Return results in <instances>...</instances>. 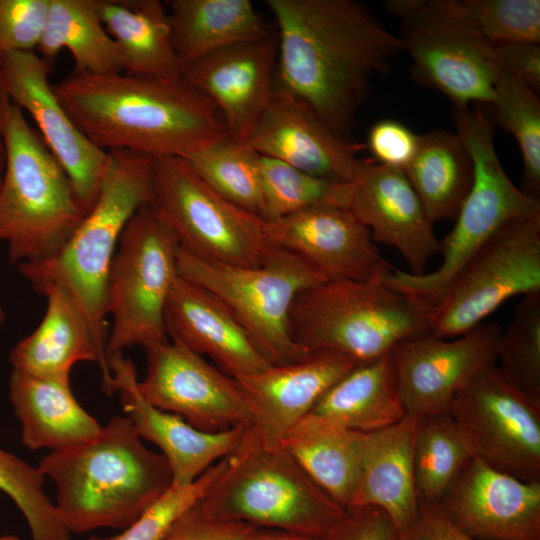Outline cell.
Returning a JSON list of instances; mask_svg holds the SVG:
<instances>
[{
	"label": "cell",
	"instance_id": "6da1fadb",
	"mask_svg": "<svg viewBox=\"0 0 540 540\" xmlns=\"http://www.w3.org/2000/svg\"><path fill=\"white\" fill-rule=\"evenodd\" d=\"M277 28L275 86L295 97L338 135L352 128L370 81L404 51L352 0H266Z\"/></svg>",
	"mask_w": 540,
	"mask_h": 540
},
{
	"label": "cell",
	"instance_id": "7a4b0ae2",
	"mask_svg": "<svg viewBox=\"0 0 540 540\" xmlns=\"http://www.w3.org/2000/svg\"><path fill=\"white\" fill-rule=\"evenodd\" d=\"M53 88L77 127L106 152L185 158L228 135L215 106L183 77L73 72Z\"/></svg>",
	"mask_w": 540,
	"mask_h": 540
},
{
	"label": "cell",
	"instance_id": "3957f363",
	"mask_svg": "<svg viewBox=\"0 0 540 540\" xmlns=\"http://www.w3.org/2000/svg\"><path fill=\"white\" fill-rule=\"evenodd\" d=\"M38 467L56 485L55 506L72 533L124 529L173 486L170 466L148 448L126 415L93 439L43 457Z\"/></svg>",
	"mask_w": 540,
	"mask_h": 540
},
{
	"label": "cell",
	"instance_id": "277c9868",
	"mask_svg": "<svg viewBox=\"0 0 540 540\" xmlns=\"http://www.w3.org/2000/svg\"><path fill=\"white\" fill-rule=\"evenodd\" d=\"M108 154L97 198L64 246L47 260L17 265L18 272L35 292L58 285L74 298L106 361V289L110 267L126 225L151 202L155 174L153 157L126 150Z\"/></svg>",
	"mask_w": 540,
	"mask_h": 540
},
{
	"label": "cell",
	"instance_id": "5b68a950",
	"mask_svg": "<svg viewBox=\"0 0 540 540\" xmlns=\"http://www.w3.org/2000/svg\"><path fill=\"white\" fill-rule=\"evenodd\" d=\"M5 168L0 183V242L13 265L53 257L88 208L39 132L0 90Z\"/></svg>",
	"mask_w": 540,
	"mask_h": 540
},
{
	"label": "cell",
	"instance_id": "8992f818",
	"mask_svg": "<svg viewBox=\"0 0 540 540\" xmlns=\"http://www.w3.org/2000/svg\"><path fill=\"white\" fill-rule=\"evenodd\" d=\"M198 506L212 519L317 536H326L346 513L282 444L264 443L252 427Z\"/></svg>",
	"mask_w": 540,
	"mask_h": 540
},
{
	"label": "cell",
	"instance_id": "52a82bcc",
	"mask_svg": "<svg viewBox=\"0 0 540 540\" xmlns=\"http://www.w3.org/2000/svg\"><path fill=\"white\" fill-rule=\"evenodd\" d=\"M432 310L385 283L328 280L296 297L290 330L307 354L334 351L362 363L430 334Z\"/></svg>",
	"mask_w": 540,
	"mask_h": 540
},
{
	"label": "cell",
	"instance_id": "ba28073f",
	"mask_svg": "<svg viewBox=\"0 0 540 540\" xmlns=\"http://www.w3.org/2000/svg\"><path fill=\"white\" fill-rule=\"evenodd\" d=\"M456 133L474 167L471 189L451 230L440 240V266L422 275L393 268L385 284L434 306L467 261L507 221L540 215L539 199L527 196L508 177L494 146L495 124L487 107L454 108Z\"/></svg>",
	"mask_w": 540,
	"mask_h": 540
},
{
	"label": "cell",
	"instance_id": "9c48e42d",
	"mask_svg": "<svg viewBox=\"0 0 540 540\" xmlns=\"http://www.w3.org/2000/svg\"><path fill=\"white\" fill-rule=\"evenodd\" d=\"M177 271L221 300L272 365L307 355L292 337L290 311L301 292L328 280L299 257L270 247L259 265L245 267L201 259L179 247Z\"/></svg>",
	"mask_w": 540,
	"mask_h": 540
},
{
	"label": "cell",
	"instance_id": "30bf717a",
	"mask_svg": "<svg viewBox=\"0 0 540 540\" xmlns=\"http://www.w3.org/2000/svg\"><path fill=\"white\" fill-rule=\"evenodd\" d=\"M178 250L176 235L150 205L126 225L107 281V360L134 346L146 350L169 340L165 307L178 276Z\"/></svg>",
	"mask_w": 540,
	"mask_h": 540
},
{
	"label": "cell",
	"instance_id": "8fae6325",
	"mask_svg": "<svg viewBox=\"0 0 540 540\" xmlns=\"http://www.w3.org/2000/svg\"><path fill=\"white\" fill-rule=\"evenodd\" d=\"M149 205L172 229L180 249L195 257L250 267L270 249L262 217L226 199L181 157L155 158Z\"/></svg>",
	"mask_w": 540,
	"mask_h": 540
},
{
	"label": "cell",
	"instance_id": "7c38bea8",
	"mask_svg": "<svg viewBox=\"0 0 540 540\" xmlns=\"http://www.w3.org/2000/svg\"><path fill=\"white\" fill-rule=\"evenodd\" d=\"M540 292V215L504 223L467 261L433 306L430 334L454 338L508 299Z\"/></svg>",
	"mask_w": 540,
	"mask_h": 540
},
{
	"label": "cell",
	"instance_id": "4fadbf2b",
	"mask_svg": "<svg viewBox=\"0 0 540 540\" xmlns=\"http://www.w3.org/2000/svg\"><path fill=\"white\" fill-rule=\"evenodd\" d=\"M447 413L474 457L525 481H540V403L515 388L496 363L453 397Z\"/></svg>",
	"mask_w": 540,
	"mask_h": 540
},
{
	"label": "cell",
	"instance_id": "5bb4252c",
	"mask_svg": "<svg viewBox=\"0 0 540 540\" xmlns=\"http://www.w3.org/2000/svg\"><path fill=\"white\" fill-rule=\"evenodd\" d=\"M146 355V372L138 388L151 405L207 432L253 425L236 379L204 356L174 340L146 349Z\"/></svg>",
	"mask_w": 540,
	"mask_h": 540
},
{
	"label": "cell",
	"instance_id": "9a60e30c",
	"mask_svg": "<svg viewBox=\"0 0 540 540\" xmlns=\"http://www.w3.org/2000/svg\"><path fill=\"white\" fill-rule=\"evenodd\" d=\"M51 68L35 51L2 54L0 90L29 114L78 198L90 209L100 190L109 154L92 143L68 115L49 81Z\"/></svg>",
	"mask_w": 540,
	"mask_h": 540
},
{
	"label": "cell",
	"instance_id": "2e32d148",
	"mask_svg": "<svg viewBox=\"0 0 540 540\" xmlns=\"http://www.w3.org/2000/svg\"><path fill=\"white\" fill-rule=\"evenodd\" d=\"M501 331L498 323H481L454 338L426 334L395 346L391 356L407 416L447 413L456 393L496 363Z\"/></svg>",
	"mask_w": 540,
	"mask_h": 540
},
{
	"label": "cell",
	"instance_id": "e0dca14e",
	"mask_svg": "<svg viewBox=\"0 0 540 540\" xmlns=\"http://www.w3.org/2000/svg\"><path fill=\"white\" fill-rule=\"evenodd\" d=\"M398 18L415 82L441 92L456 109L490 103L502 73L496 45L433 17L404 13Z\"/></svg>",
	"mask_w": 540,
	"mask_h": 540
},
{
	"label": "cell",
	"instance_id": "ac0fdd59",
	"mask_svg": "<svg viewBox=\"0 0 540 540\" xmlns=\"http://www.w3.org/2000/svg\"><path fill=\"white\" fill-rule=\"evenodd\" d=\"M264 235L269 247L299 257L327 280L385 283L393 270L368 228L346 208L315 206L265 221Z\"/></svg>",
	"mask_w": 540,
	"mask_h": 540
},
{
	"label": "cell",
	"instance_id": "d6986e66",
	"mask_svg": "<svg viewBox=\"0 0 540 540\" xmlns=\"http://www.w3.org/2000/svg\"><path fill=\"white\" fill-rule=\"evenodd\" d=\"M478 540H540V481H525L474 457L437 502Z\"/></svg>",
	"mask_w": 540,
	"mask_h": 540
},
{
	"label": "cell",
	"instance_id": "ffe728a7",
	"mask_svg": "<svg viewBox=\"0 0 540 540\" xmlns=\"http://www.w3.org/2000/svg\"><path fill=\"white\" fill-rule=\"evenodd\" d=\"M346 209L375 243L396 249L412 275L426 273L430 259L440 253L433 223L402 169L361 160L349 182Z\"/></svg>",
	"mask_w": 540,
	"mask_h": 540
},
{
	"label": "cell",
	"instance_id": "44dd1931",
	"mask_svg": "<svg viewBox=\"0 0 540 540\" xmlns=\"http://www.w3.org/2000/svg\"><path fill=\"white\" fill-rule=\"evenodd\" d=\"M244 143L261 156L341 182L355 178L361 164L356 155L363 147L276 86Z\"/></svg>",
	"mask_w": 540,
	"mask_h": 540
},
{
	"label": "cell",
	"instance_id": "7402d4cb",
	"mask_svg": "<svg viewBox=\"0 0 540 540\" xmlns=\"http://www.w3.org/2000/svg\"><path fill=\"white\" fill-rule=\"evenodd\" d=\"M112 374L113 394L118 393L125 415L144 441L158 447L166 458L173 486L189 485L208 468L239 446L247 427L217 432L200 430L182 417L163 411L141 395L135 365L123 353L107 360Z\"/></svg>",
	"mask_w": 540,
	"mask_h": 540
},
{
	"label": "cell",
	"instance_id": "603a6c76",
	"mask_svg": "<svg viewBox=\"0 0 540 540\" xmlns=\"http://www.w3.org/2000/svg\"><path fill=\"white\" fill-rule=\"evenodd\" d=\"M277 36L235 44L186 66L182 77L219 112L228 135L244 143L275 86Z\"/></svg>",
	"mask_w": 540,
	"mask_h": 540
},
{
	"label": "cell",
	"instance_id": "cb8c5ba5",
	"mask_svg": "<svg viewBox=\"0 0 540 540\" xmlns=\"http://www.w3.org/2000/svg\"><path fill=\"white\" fill-rule=\"evenodd\" d=\"M357 364L341 353L324 350L236 377L252 413L251 427L264 443L280 445L285 434Z\"/></svg>",
	"mask_w": 540,
	"mask_h": 540
},
{
	"label": "cell",
	"instance_id": "d4e9b609",
	"mask_svg": "<svg viewBox=\"0 0 540 540\" xmlns=\"http://www.w3.org/2000/svg\"><path fill=\"white\" fill-rule=\"evenodd\" d=\"M165 324L171 340L207 355L233 378L272 365L221 300L179 274L167 299Z\"/></svg>",
	"mask_w": 540,
	"mask_h": 540
},
{
	"label": "cell",
	"instance_id": "484cf974",
	"mask_svg": "<svg viewBox=\"0 0 540 540\" xmlns=\"http://www.w3.org/2000/svg\"><path fill=\"white\" fill-rule=\"evenodd\" d=\"M39 294L47 299L45 314L36 329L11 350L12 370L70 382V373L76 363L95 362L100 367L103 391L112 395L108 363L100 354L89 323L74 298L58 285H49Z\"/></svg>",
	"mask_w": 540,
	"mask_h": 540
},
{
	"label": "cell",
	"instance_id": "4316f807",
	"mask_svg": "<svg viewBox=\"0 0 540 540\" xmlns=\"http://www.w3.org/2000/svg\"><path fill=\"white\" fill-rule=\"evenodd\" d=\"M416 424L417 417L406 416L392 426L366 433L357 484L347 508L382 509L399 538L412 529L419 514L413 462Z\"/></svg>",
	"mask_w": 540,
	"mask_h": 540
},
{
	"label": "cell",
	"instance_id": "83f0119b",
	"mask_svg": "<svg viewBox=\"0 0 540 540\" xmlns=\"http://www.w3.org/2000/svg\"><path fill=\"white\" fill-rule=\"evenodd\" d=\"M9 398L30 450H63L95 438L101 425L75 398L70 382L12 370Z\"/></svg>",
	"mask_w": 540,
	"mask_h": 540
},
{
	"label": "cell",
	"instance_id": "f1b7e54d",
	"mask_svg": "<svg viewBox=\"0 0 540 540\" xmlns=\"http://www.w3.org/2000/svg\"><path fill=\"white\" fill-rule=\"evenodd\" d=\"M97 9L119 49L124 73L164 80L182 77L166 4L159 0H97Z\"/></svg>",
	"mask_w": 540,
	"mask_h": 540
},
{
	"label": "cell",
	"instance_id": "f546056e",
	"mask_svg": "<svg viewBox=\"0 0 540 540\" xmlns=\"http://www.w3.org/2000/svg\"><path fill=\"white\" fill-rule=\"evenodd\" d=\"M365 436L309 413L285 434L281 444L306 474L346 510L357 484Z\"/></svg>",
	"mask_w": 540,
	"mask_h": 540
},
{
	"label": "cell",
	"instance_id": "4dcf8cb0",
	"mask_svg": "<svg viewBox=\"0 0 540 540\" xmlns=\"http://www.w3.org/2000/svg\"><path fill=\"white\" fill-rule=\"evenodd\" d=\"M166 3L173 48L183 69L218 50L272 33L249 0Z\"/></svg>",
	"mask_w": 540,
	"mask_h": 540
},
{
	"label": "cell",
	"instance_id": "1f68e13d",
	"mask_svg": "<svg viewBox=\"0 0 540 540\" xmlns=\"http://www.w3.org/2000/svg\"><path fill=\"white\" fill-rule=\"evenodd\" d=\"M310 413L361 433L392 426L407 414L391 353L362 362L339 379Z\"/></svg>",
	"mask_w": 540,
	"mask_h": 540
},
{
	"label": "cell",
	"instance_id": "d6a6232c",
	"mask_svg": "<svg viewBox=\"0 0 540 540\" xmlns=\"http://www.w3.org/2000/svg\"><path fill=\"white\" fill-rule=\"evenodd\" d=\"M403 172L432 223L456 219L474 178L461 139L444 129L419 135L415 155Z\"/></svg>",
	"mask_w": 540,
	"mask_h": 540
},
{
	"label": "cell",
	"instance_id": "836d02e7",
	"mask_svg": "<svg viewBox=\"0 0 540 540\" xmlns=\"http://www.w3.org/2000/svg\"><path fill=\"white\" fill-rule=\"evenodd\" d=\"M394 16L416 13L455 25L493 45L540 43L539 0H387Z\"/></svg>",
	"mask_w": 540,
	"mask_h": 540
},
{
	"label": "cell",
	"instance_id": "e575fe53",
	"mask_svg": "<svg viewBox=\"0 0 540 540\" xmlns=\"http://www.w3.org/2000/svg\"><path fill=\"white\" fill-rule=\"evenodd\" d=\"M63 49L73 57L74 73L123 72L119 49L99 17L97 0H49L36 50L52 65Z\"/></svg>",
	"mask_w": 540,
	"mask_h": 540
},
{
	"label": "cell",
	"instance_id": "d590c367",
	"mask_svg": "<svg viewBox=\"0 0 540 540\" xmlns=\"http://www.w3.org/2000/svg\"><path fill=\"white\" fill-rule=\"evenodd\" d=\"M473 458L468 442L448 413L417 418L413 462L419 501L439 502Z\"/></svg>",
	"mask_w": 540,
	"mask_h": 540
},
{
	"label": "cell",
	"instance_id": "8d00e7d4",
	"mask_svg": "<svg viewBox=\"0 0 540 540\" xmlns=\"http://www.w3.org/2000/svg\"><path fill=\"white\" fill-rule=\"evenodd\" d=\"M183 159L226 199L261 217L259 154L247 144L226 135L201 146Z\"/></svg>",
	"mask_w": 540,
	"mask_h": 540
},
{
	"label": "cell",
	"instance_id": "74e56055",
	"mask_svg": "<svg viewBox=\"0 0 540 540\" xmlns=\"http://www.w3.org/2000/svg\"><path fill=\"white\" fill-rule=\"evenodd\" d=\"M495 126L509 132L516 140L523 159L521 190L539 199L540 193V101L519 78L502 72L493 97L485 105Z\"/></svg>",
	"mask_w": 540,
	"mask_h": 540
},
{
	"label": "cell",
	"instance_id": "f35d334b",
	"mask_svg": "<svg viewBox=\"0 0 540 540\" xmlns=\"http://www.w3.org/2000/svg\"><path fill=\"white\" fill-rule=\"evenodd\" d=\"M262 212L265 221L315 206L346 208L349 182L318 177L282 161L259 155Z\"/></svg>",
	"mask_w": 540,
	"mask_h": 540
},
{
	"label": "cell",
	"instance_id": "ab89813d",
	"mask_svg": "<svg viewBox=\"0 0 540 540\" xmlns=\"http://www.w3.org/2000/svg\"><path fill=\"white\" fill-rule=\"evenodd\" d=\"M496 362L515 388L540 403V292L522 297L501 331Z\"/></svg>",
	"mask_w": 540,
	"mask_h": 540
},
{
	"label": "cell",
	"instance_id": "60d3db41",
	"mask_svg": "<svg viewBox=\"0 0 540 540\" xmlns=\"http://www.w3.org/2000/svg\"><path fill=\"white\" fill-rule=\"evenodd\" d=\"M45 476L18 456L0 447V491L24 516L32 540H71L57 508L44 490Z\"/></svg>",
	"mask_w": 540,
	"mask_h": 540
},
{
	"label": "cell",
	"instance_id": "b9f144b4",
	"mask_svg": "<svg viewBox=\"0 0 540 540\" xmlns=\"http://www.w3.org/2000/svg\"><path fill=\"white\" fill-rule=\"evenodd\" d=\"M226 457L189 485L172 486L138 519L117 535L91 536L87 540H163L178 518L196 505L225 466Z\"/></svg>",
	"mask_w": 540,
	"mask_h": 540
},
{
	"label": "cell",
	"instance_id": "7bdbcfd3",
	"mask_svg": "<svg viewBox=\"0 0 540 540\" xmlns=\"http://www.w3.org/2000/svg\"><path fill=\"white\" fill-rule=\"evenodd\" d=\"M49 0H0V55L35 51Z\"/></svg>",
	"mask_w": 540,
	"mask_h": 540
},
{
	"label": "cell",
	"instance_id": "ee69618b",
	"mask_svg": "<svg viewBox=\"0 0 540 540\" xmlns=\"http://www.w3.org/2000/svg\"><path fill=\"white\" fill-rule=\"evenodd\" d=\"M260 528L206 516L198 503L182 514L163 540H250Z\"/></svg>",
	"mask_w": 540,
	"mask_h": 540
},
{
	"label": "cell",
	"instance_id": "f6af8a7d",
	"mask_svg": "<svg viewBox=\"0 0 540 540\" xmlns=\"http://www.w3.org/2000/svg\"><path fill=\"white\" fill-rule=\"evenodd\" d=\"M418 140L419 135L404 124L386 119L370 128L367 146L375 162L403 170L414 157Z\"/></svg>",
	"mask_w": 540,
	"mask_h": 540
},
{
	"label": "cell",
	"instance_id": "bcb514c9",
	"mask_svg": "<svg viewBox=\"0 0 540 540\" xmlns=\"http://www.w3.org/2000/svg\"><path fill=\"white\" fill-rule=\"evenodd\" d=\"M326 540H399L389 516L380 508L366 506L347 509L331 528Z\"/></svg>",
	"mask_w": 540,
	"mask_h": 540
},
{
	"label": "cell",
	"instance_id": "7dc6e473",
	"mask_svg": "<svg viewBox=\"0 0 540 540\" xmlns=\"http://www.w3.org/2000/svg\"><path fill=\"white\" fill-rule=\"evenodd\" d=\"M502 72L522 80L535 93L540 91V45L535 42H510L496 45Z\"/></svg>",
	"mask_w": 540,
	"mask_h": 540
},
{
	"label": "cell",
	"instance_id": "c3c4849f",
	"mask_svg": "<svg viewBox=\"0 0 540 540\" xmlns=\"http://www.w3.org/2000/svg\"><path fill=\"white\" fill-rule=\"evenodd\" d=\"M399 540H478L456 526L436 502L419 501L412 529Z\"/></svg>",
	"mask_w": 540,
	"mask_h": 540
},
{
	"label": "cell",
	"instance_id": "681fc988",
	"mask_svg": "<svg viewBox=\"0 0 540 540\" xmlns=\"http://www.w3.org/2000/svg\"><path fill=\"white\" fill-rule=\"evenodd\" d=\"M250 540H326L325 536L260 528Z\"/></svg>",
	"mask_w": 540,
	"mask_h": 540
},
{
	"label": "cell",
	"instance_id": "f907efd6",
	"mask_svg": "<svg viewBox=\"0 0 540 540\" xmlns=\"http://www.w3.org/2000/svg\"><path fill=\"white\" fill-rule=\"evenodd\" d=\"M6 160L5 144L0 130V183L2 180Z\"/></svg>",
	"mask_w": 540,
	"mask_h": 540
},
{
	"label": "cell",
	"instance_id": "816d5d0a",
	"mask_svg": "<svg viewBox=\"0 0 540 540\" xmlns=\"http://www.w3.org/2000/svg\"><path fill=\"white\" fill-rule=\"evenodd\" d=\"M6 317L5 310L0 306V328L4 325Z\"/></svg>",
	"mask_w": 540,
	"mask_h": 540
},
{
	"label": "cell",
	"instance_id": "f5cc1de1",
	"mask_svg": "<svg viewBox=\"0 0 540 540\" xmlns=\"http://www.w3.org/2000/svg\"><path fill=\"white\" fill-rule=\"evenodd\" d=\"M0 540H20L19 537L11 534L0 535Z\"/></svg>",
	"mask_w": 540,
	"mask_h": 540
}]
</instances>
